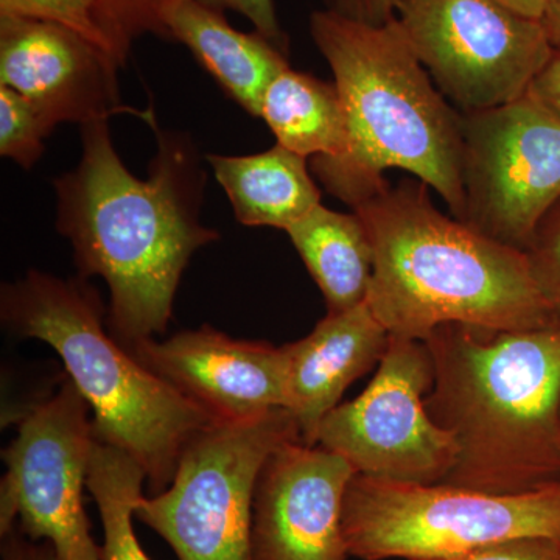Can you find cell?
Returning a JSON list of instances; mask_svg holds the SVG:
<instances>
[{
    "instance_id": "22",
    "label": "cell",
    "mask_w": 560,
    "mask_h": 560,
    "mask_svg": "<svg viewBox=\"0 0 560 560\" xmlns=\"http://www.w3.org/2000/svg\"><path fill=\"white\" fill-rule=\"evenodd\" d=\"M0 16L28 18L65 25L117 61L113 44L103 28L101 0H0Z\"/></svg>"
},
{
    "instance_id": "24",
    "label": "cell",
    "mask_w": 560,
    "mask_h": 560,
    "mask_svg": "<svg viewBox=\"0 0 560 560\" xmlns=\"http://www.w3.org/2000/svg\"><path fill=\"white\" fill-rule=\"evenodd\" d=\"M525 253L537 285L560 323V200L540 221Z\"/></svg>"
},
{
    "instance_id": "26",
    "label": "cell",
    "mask_w": 560,
    "mask_h": 560,
    "mask_svg": "<svg viewBox=\"0 0 560 560\" xmlns=\"http://www.w3.org/2000/svg\"><path fill=\"white\" fill-rule=\"evenodd\" d=\"M210 9L235 11L254 25V32L275 44L283 54H289V36L280 27L275 0H198Z\"/></svg>"
},
{
    "instance_id": "1",
    "label": "cell",
    "mask_w": 560,
    "mask_h": 560,
    "mask_svg": "<svg viewBox=\"0 0 560 560\" xmlns=\"http://www.w3.org/2000/svg\"><path fill=\"white\" fill-rule=\"evenodd\" d=\"M150 175H132L114 149L108 120L81 125V158L55 179L57 230L81 278L109 289L106 327L121 346L167 330L180 279L194 254L220 232L200 220L206 173L194 140L162 131Z\"/></svg>"
},
{
    "instance_id": "14",
    "label": "cell",
    "mask_w": 560,
    "mask_h": 560,
    "mask_svg": "<svg viewBox=\"0 0 560 560\" xmlns=\"http://www.w3.org/2000/svg\"><path fill=\"white\" fill-rule=\"evenodd\" d=\"M120 66L90 39L55 22L0 16V86L28 98L55 127L136 114L150 125L151 110L120 101Z\"/></svg>"
},
{
    "instance_id": "18",
    "label": "cell",
    "mask_w": 560,
    "mask_h": 560,
    "mask_svg": "<svg viewBox=\"0 0 560 560\" xmlns=\"http://www.w3.org/2000/svg\"><path fill=\"white\" fill-rule=\"evenodd\" d=\"M326 301L327 313H341L368 301L374 249L359 213L319 205L285 231Z\"/></svg>"
},
{
    "instance_id": "13",
    "label": "cell",
    "mask_w": 560,
    "mask_h": 560,
    "mask_svg": "<svg viewBox=\"0 0 560 560\" xmlns=\"http://www.w3.org/2000/svg\"><path fill=\"white\" fill-rule=\"evenodd\" d=\"M147 370L215 423H242L289 410L285 348L235 340L205 326L125 346Z\"/></svg>"
},
{
    "instance_id": "31",
    "label": "cell",
    "mask_w": 560,
    "mask_h": 560,
    "mask_svg": "<svg viewBox=\"0 0 560 560\" xmlns=\"http://www.w3.org/2000/svg\"><path fill=\"white\" fill-rule=\"evenodd\" d=\"M545 31L548 33L552 47L560 50V0H552L550 9L545 13L541 20Z\"/></svg>"
},
{
    "instance_id": "15",
    "label": "cell",
    "mask_w": 560,
    "mask_h": 560,
    "mask_svg": "<svg viewBox=\"0 0 560 560\" xmlns=\"http://www.w3.org/2000/svg\"><path fill=\"white\" fill-rule=\"evenodd\" d=\"M389 334L368 302L341 313H327L300 341L283 346L289 366V411L304 444L316 445L323 419L340 405L353 382L381 363Z\"/></svg>"
},
{
    "instance_id": "9",
    "label": "cell",
    "mask_w": 560,
    "mask_h": 560,
    "mask_svg": "<svg viewBox=\"0 0 560 560\" xmlns=\"http://www.w3.org/2000/svg\"><path fill=\"white\" fill-rule=\"evenodd\" d=\"M90 412L68 378L22 415L2 451L0 536L18 526L32 540L49 541L61 560H102L83 497L95 441Z\"/></svg>"
},
{
    "instance_id": "19",
    "label": "cell",
    "mask_w": 560,
    "mask_h": 560,
    "mask_svg": "<svg viewBox=\"0 0 560 560\" xmlns=\"http://www.w3.org/2000/svg\"><path fill=\"white\" fill-rule=\"evenodd\" d=\"M260 117L279 145L302 158L337 160L348 149L345 108L337 84L291 68L271 81Z\"/></svg>"
},
{
    "instance_id": "23",
    "label": "cell",
    "mask_w": 560,
    "mask_h": 560,
    "mask_svg": "<svg viewBox=\"0 0 560 560\" xmlns=\"http://www.w3.org/2000/svg\"><path fill=\"white\" fill-rule=\"evenodd\" d=\"M162 0H101L102 22L120 66L130 57L132 44L147 33L162 36Z\"/></svg>"
},
{
    "instance_id": "20",
    "label": "cell",
    "mask_w": 560,
    "mask_h": 560,
    "mask_svg": "<svg viewBox=\"0 0 560 560\" xmlns=\"http://www.w3.org/2000/svg\"><path fill=\"white\" fill-rule=\"evenodd\" d=\"M145 481V471L127 453L94 441L88 490L101 514L102 560H153L140 545L132 525Z\"/></svg>"
},
{
    "instance_id": "25",
    "label": "cell",
    "mask_w": 560,
    "mask_h": 560,
    "mask_svg": "<svg viewBox=\"0 0 560 560\" xmlns=\"http://www.w3.org/2000/svg\"><path fill=\"white\" fill-rule=\"evenodd\" d=\"M438 560H560V540L551 537H515L455 558Z\"/></svg>"
},
{
    "instance_id": "11",
    "label": "cell",
    "mask_w": 560,
    "mask_h": 560,
    "mask_svg": "<svg viewBox=\"0 0 560 560\" xmlns=\"http://www.w3.org/2000/svg\"><path fill=\"white\" fill-rule=\"evenodd\" d=\"M431 386L433 363L425 342L390 337L368 388L323 419L316 445L368 477L444 482L458 463L459 447L427 410Z\"/></svg>"
},
{
    "instance_id": "4",
    "label": "cell",
    "mask_w": 560,
    "mask_h": 560,
    "mask_svg": "<svg viewBox=\"0 0 560 560\" xmlns=\"http://www.w3.org/2000/svg\"><path fill=\"white\" fill-rule=\"evenodd\" d=\"M431 419L459 447L448 485L525 493L560 482V323L530 330L438 327L425 341Z\"/></svg>"
},
{
    "instance_id": "10",
    "label": "cell",
    "mask_w": 560,
    "mask_h": 560,
    "mask_svg": "<svg viewBox=\"0 0 560 560\" xmlns=\"http://www.w3.org/2000/svg\"><path fill=\"white\" fill-rule=\"evenodd\" d=\"M463 223L525 250L560 200V114L533 92L463 114Z\"/></svg>"
},
{
    "instance_id": "6",
    "label": "cell",
    "mask_w": 560,
    "mask_h": 560,
    "mask_svg": "<svg viewBox=\"0 0 560 560\" xmlns=\"http://www.w3.org/2000/svg\"><path fill=\"white\" fill-rule=\"evenodd\" d=\"M349 556L363 560L455 558L515 537L560 540V482L525 493H489L355 474L342 504Z\"/></svg>"
},
{
    "instance_id": "3",
    "label": "cell",
    "mask_w": 560,
    "mask_h": 560,
    "mask_svg": "<svg viewBox=\"0 0 560 560\" xmlns=\"http://www.w3.org/2000/svg\"><path fill=\"white\" fill-rule=\"evenodd\" d=\"M311 35L334 73L348 128L342 156L313 158L319 183L355 208L399 168L463 219V113L438 90L397 18L372 25L313 11Z\"/></svg>"
},
{
    "instance_id": "16",
    "label": "cell",
    "mask_w": 560,
    "mask_h": 560,
    "mask_svg": "<svg viewBox=\"0 0 560 560\" xmlns=\"http://www.w3.org/2000/svg\"><path fill=\"white\" fill-rule=\"evenodd\" d=\"M164 38L178 40L246 113L260 117L271 81L290 68L287 54L259 33L235 31L223 11L198 0H162Z\"/></svg>"
},
{
    "instance_id": "8",
    "label": "cell",
    "mask_w": 560,
    "mask_h": 560,
    "mask_svg": "<svg viewBox=\"0 0 560 560\" xmlns=\"http://www.w3.org/2000/svg\"><path fill=\"white\" fill-rule=\"evenodd\" d=\"M396 18L438 90L463 114L528 94L556 50L541 21L495 0H399Z\"/></svg>"
},
{
    "instance_id": "5",
    "label": "cell",
    "mask_w": 560,
    "mask_h": 560,
    "mask_svg": "<svg viewBox=\"0 0 560 560\" xmlns=\"http://www.w3.org/2000/svg\"><path fill=\"white\" fill-rule=\"evenodd\" d=\"M106 316L101 294L81 276L31 270L0 290L3 326L61 357L90 405L95 440L135 459L154 495L171 486L187 442L215 422L136 360L105 327Z\"/></svg>"
},
{
    "instance_id": "17",
    "label": "cell",
    "mask_w": 560,
    "mask_h": 560,
    "mask_svg": "<svg viewBox=\"0 0 560 560\" xmlns=\"http://www.w3.org/2000/svg\"><path fill=\"white\" fill-rule=\"evenodd\" d=\"M243 226L287 231L320 205V191L302 158L276 145L249 156H206Z\"/></svg>"
},
{
    "instance_id": "27",
    "label": "cell",
    "mask_w": 560,
    "mask_h": 560,
    "mask_svg": "<svg viewBox=\"0 0 560 560\" xmlns=\"http://www.w3.org/2000/svg\"><path fill=\"white\" fill-rule=\"evenodd\" d=\"M326 9L364 22V24L381 25L396 18L399 0H323Z\"/></svg>"
},
{
    "instance_id": "29",
    "label": "cell",
    "mask_w": 560,
    "mask_h": 560,
    "mask_svg": "<svg viewBox=\"0 0 560 560\" xmlns=\"http://www.w3.org/2000/svg\"><path fill=\"white\" fill-rule=\"evenodd\" d=\"M529 92L560 114V50H555L547 68L541 70Z\"/></svg>"
},
{
    "instance_id": "28",
    "label": "cell",
    "mask_w": 560,
    "mask_h": 560,
    "mask_svg": "<svg viewBox=\"0 0 560 560\" xmlns=\"http://www.w3.org/2000/svg\"><path fill=\"white\" fill-rule=\"evenodd\" d=\"M0 537L2 560H61L49 541L32 540L18 526Z\"/></svg>"
},
{
    "instance_id": "21",
    "label": "cell",
    "mask_w": 560,
    "mask_h": 560,
    "mask_svg": "<svg viewBox=\"0 0 560 560\" xmlns=\"http://www.w3.org/2000/svg\"><path fill=\"white\" fill-rule=\"evenodd\" d=\"M49 117L11 88L0 86V154L25 171L35 167L55 130Z\"/></svg>"
},
{
    "instance_id": "12",
    "label": "cell",
    "mask_w": 560,
    "mask_h": 560,
    "mask_svg": "<svg viewBox=\"0 0 560 560\" xmlns=\"http://www.w3.org/2000/svg\"><path fill=\"white\" fill-rule=\"evenodd\" d=\"M357 471L320 445L282 442L268 455L253 497V560H348L342 504Z\"/></svg>"
},
{
    "instance_id": "7",
    "label": "cell",
    "mask_w": 560,
    "mask_h": 560,
    "mask_svg": "<svg viewBox=\"0 0 560 560\" xmlns=\"http://www.w3.org/2000/svg\"><path fill=\"white\" fill-rule=\"evenodd\" d=\"M301 440L291 411L242 423H213L180 453L167 489L140 497L135 517L171 545L178 560H253V497L265 459Z\"/></svg>"
},
{
    "instance_id": "30",
    "label": "cell",
    "mask_w": 560,
    "mask_h": 560,
    "mask_svg": "<svg viewBox=\"0 0 560 560\" xmlns=\"http://www.w3.org/2000/svg\"><path fill=\"white\" fill-rule=\"evenodd\" d=\"M501 5L515 11V13L523 14L533 20H544L545 13L550 9L552 0H495Z\"/></svg>"
},
{
    "instance_id": "2",
    "label": "cell",
    "mask_w": 560,
    "mask_h": 560,
    "mask_svg": "<svg viewBox=\"0 0 560 560\" xmlns=\"http://www.w3.org/2000/svg\"><path fill=\"white\" fill-rule=\"evenodd\" d=\"M419 179L359 202L374 249L368 305L389 337L425 341L458 324L489 331L559 323L525 250L486 237L434 205Z\"/></svg>"
}]
</instances>
